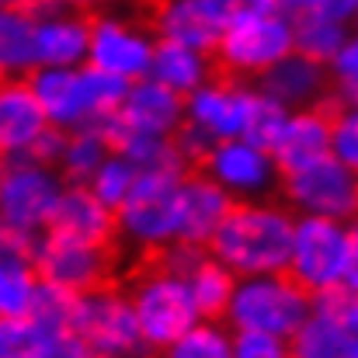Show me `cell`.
<instances>
[{"mask_svg":"<svg viewBox=\"0 0 358 358\" xmlns=\"http://www.w3.org/2000/svg\"><path fill=\"white\" fill-rule=\"evenodd\" d=\"M292 223H296V213H289L278 202H268V199L234 202V209L227 213L220 230L206 243V250L234 278L285 271Z\"/></svg>","mask_w":358,"mask_h":358,"instance_id":"obj_1","label":"cell"},{"mask_svg":"<svg viewBox=\"0 0 358 358\" xmlns=\"http://www.w3.org/2000/svg\"><path fill=\"white\" fill-rule=\"evenodd\" d=\"M28 87L42 105V115L49 125L73 132L112 119L129 84L84 63V66H35L28 73Z\"/></svg>","mask_w":358,"mask_h":358,"instance_id":"obj_2","label":"cell"},{"mask_svg":"<svg viewBox=\"0 0 358 358\" xmlns=\"http://www.w3.org/2000/svg\"><path fill=\"white\" fill-rule=\"evenodd\" d=\"M285 275L310 296L331 289H358V234L348 220L296 216Z\"/></svg>","mask_w":358,"mask_h":358,"instance_id":"obj_3","label":"cell"},{"mask_svg":"<svg viewBox=\"0 0 358 358\" xmlns=\"http://www.w3.org/2000/svg\"><path fill=\"white\" fill-rule=\"evenodd\" d=\"M313 296L289 278L285 271L271 275H243L234 282L223 320L230 331H261L275 338H292V331L306 320Z\"/></svg>","mask_w":358,"mask_h":358,"instance_id":"obj_4","label":"cell"},{"mask_svg":"<svg viewBox=\"0 0 358 358\" xmlns=\"http://www.w3.org/2000/svg\"><path fill=\"white\" fill-rule=\"evenodd\" d=\"M70 331L87 358H146L150 348L139 334L125 289L105 282L91 292L73 296Z\"/></svg>","mask_w":358,"mask_h":358,"instance_id":"obj_5","label":"cell"},{"mask_svg":"<svg viewBox=\"0 0 358 358\" xmlns=\"http://www.w3.org/2000/svg\"><path fill=\"white\" fill-rule=\"evenodd\" d=\"M188 171H139L115 209V237L139 250H164L178 240V185Z\"/></svg>","mask_w":358,"mask_h":358,"instance_id":"obj_6","label":"cell"},{"mask_svg":"<svg viewBox=\"0 0 358 358\" xmlns=\"http://www.w3.org/2000/svg\"><path fill=\"white\" fill-rule=\"evenodd\" d=\"M213 52L227 73L261 77L268 66L292 52V17L282 10H237Z\"/></svg>","mask_w":358,"mask_h":358,"instance_id":"obj_7","label":"cell"},{"mask_svg":"<svg viewBox=\"0 0 358 358\" xmlns=\"http://www.w3.org/2000/svg\"><path fill=\"white\" fill-rule=\"evenodd\" d=\"M125 296L132 303L139 334H143L150 352H164L174 338H181L192 324L202 320L192 296H188L185 278L160 268V264L150 271H139Z\"/></svg>","mask_w":358,"mask_h":358,"instance_id":"obj_8","label":"cell"},{"mask_svg":"<svg viewBox=\"0 0 358 358\" xmlns=\"http://www.w3.org/2000/svg\"><path fill=\"white\" fill-rule=\"evenodd\" d=\"M63 185L59 171L35 157H0V223L38 237Z\"/></svg>","mask_w":358,"mask_h":358,"instance_id":"obj_9","label":"cell"},{"mask_svg":"<svg viewBox=\"0 0 358 358\" xmlns=\"http://www.w3.org/2000/svg\"><path fill=\"white\" fill-rule=\"evenodd\" d=\"M289 358H358V289L317 292L289 338Z\"/></svg>","mask_w":358,"mask_h":358,"instance_id":"obj_10","label":"cell"},{"mask_svg":"<svg viewBox=\"0 0 358 358\" xmlns=\"http://www.w3.org/2000/svg\"><path fill=\"white\" fill-rule=\"evenodd\" d=\"M38 282L59 285L73 296L91 292L108 282L112 275V250L108 243H91L59 234H38L35 254H31Z\"/></svg>","mask_w":358,"mask_h":358,"instance_id":"obj_11","label":"cell"},{"mask_svg":"<svg viewBox=\"0 0 358 358\" xmlns=\"http://www.w3.org/2000/svg\"><path fill=\"white\" fill-rule=\"evenodd\" d=\"M285 202L299 216H327V220H348L358 209V174L355 167L338 164L334 157H324L320 164H310L296 174H285Z\"/></svg>","mask_w":358,"mask_h":358,"instance_id":"obj_12","label":"cell"},{"mask_svg":"<svg viewBox=\"0 0 358 358\" xmlns=\"http://www.w3.org/2000/svg\"><path fill=\"white\" fill-rule=\"evenodd\" d=\"M202 174L216 181L234 202H257L268 199L282 174L271 160L268 150L247 143V139H223L213 143L209 153L202 157Z\"/></svg>","mask_w":358,"mask_h":358,"instance_id":"obj_13","label":"cell"},{"mask_svg":"<svg viewBox=\"0 0 358 358\" xmlns=\"http://www.w3.org/2000/svg\"><path fill=\"white\" fill-rule=\"evenodd\" d=\"M153 45H157V38L139 24H129L122 17H91L87 66L132 84L150 73Z\"/></svg>","mask_w":358,"mask_h":358,"instance_id":"obj_14","label":"cell"},{"mask_svg":"<svg viewBox=\"0 0 358 358\" xmlns=\"http://www.w3.org/2000/svg\"><path fill=\"white\" fill-rule=\"evenodd\" d=\"M234 14L237 0H160L153 10V31L160 35V42L213 52Z\"/></svg>","mask_w":358,"mask_h":358,"instance_id":"obj_15","label":"cell"},{"mask_svg":"<svg viewBox=\"0 0 358 358\" xmlns=\"http://www.w3.org/2000/svg\"><path fill=\"white\" fill-rule=\"evenodd\" d=\"M250 98H254V87H247L240 80H216V77H209L202 87H195L185 98V125L206 132L213 143L240 139Z\"/></svg>","mask_w":358,"mask_h":358,"instance_id":"obj_16","label":"cell"},{"mask_svg":"<svg viewBox=\"0 0 358 358\" xmlns=\"http://www.w3.org/2000/svg\"><path fill=\"white\" fill-rule=\"evenodd\" d=\"M268 153L282 178L310 164H320L324 157H331V112L324 105L289 112L275 143L268 146Z\"/></svg>","mask_w":358,"mask_h":358,"instance_id":"obj_17","label":"cell"},{"mask_svg":"<svg viewBox=\"0 0 358 358\" xmlns=\"http://www.w3.org/2000/svg\"><path fill=\"white\" fill-rule=\"evenodd\" d=\"M112 122L125 132H143V136H174L185 122V98L160 87L157 80L143 77L132 80L122 94L119 108Z\"/></svg>","mask_w":358,"mask_h":358,"instance_id":"obj_18","label":"cell"},{"mask_svg":"<svg viewBox=\"0 0 358 358\" xmlns=\"http://www.w3.org/2000/svg\"><path fill=\"white\" fill-rule=\"evenodd\" d=\"M230 209L234 199L216 181H209L202 171L199 174L188 171L178 185V243L206 247Z\"/></svg>","mask_w":358,"mask_h":358,"instance_id":"obj_19","label":"cell"},{"mask_svg":"<svg viewBox=\"0 0 358 358\" xmlns=\"http://www.w3.org/2000/svg\"><path fill=\"white\" fill-rule=\"evenodd\" d=\"M45 125L28 77H0V157H28Z\"/></svg>","mask_w":358,"mask_h":358,"instance_id":"obj_20","label":"cell"},{"mask_svg":"<svg viewBox=\"0 0 358 358\" xmlns=\"http://www.w3.org/2000/svg\"><path fill=\"white\" fill-rule=\"evenodd\" d=\"M261 87L268 98H275L282 108L296 112V108H313L327 101V70L299 52L282 56L275 66H268L261 77Z\"/></svg>","mask_w":358,"mask_h":358,"instance_id":"obj_21","label":"cell"},{"mask_svg":"<svg viewBox=\"0 0 358 358\" xmlns=\"http://www.w3.org/2000/svg\"><path fill=\"white\" fill-rule=\"evenodd\" d=\"M42 234H59V237L91 240V243H112L115 237V213L101 206L87 185H63L52 216Z\"/></svg>","mask_w":358,"mask_h":358,"instance_id":"obj_22","label":"cell"},{"mask_svg":"<svg viewBox=\"0 0 358 358\" xmlns=\"http://www.w3.org/2000/svg\"><path fill=\"white\" fill-rule=\"evenodd\" d=\"M91 17L77 10H49L35 17V66H84Z\"/></svg>","mask_w":358,"mask_h":358,"instance_id":"obj_23","label":"cell"},{"mask_svg":"<svg viewBox=\"0 0 358 358\" xmlns=\"http://www.w3.org/2000/svg\"><path fill=\"white\" fill-rule=\"evenodd\" d=\"M0 358H87L73 331L49 334L31 317H0Z\"/></svg>","mask_w":358,"mask_h":358,"instance_id":"obj_24","label":"cell"},{"mask_svg":"<svg viewBox=\"0 0 358 358\" xmlns=\"http://www.w3.org/2000/svg\"><path fill=\"white\" fill-rule=\"evenodd\" d=\"M213 66L216 63H213L209 52H199V49H188V45H178V42H157L146 77L157 80L160 87L188 98L195 87H202L213 77Z\"/></svg>","mask_w":358,"mask_h":358,"instance_id":"obj_25","label":"cell"},{"mask_svg":"<svg viewBox=\"0 0 358 358\" xmlns=\"http://www.w3.org/2000/svg\"><path fill=\"white\" fill-rule=\"evenodd\" d=\"M35 70V14L0 7V77H28Z\"/></svg>","mask_w":358,"mask_h":358,"instance_id":"obj_26","label":"cell"},{"mask_svg":"<svg viewBox=\"0 0 358 358\" xmlns=\"http://www.w3.org/2000/svg\"><path fill=\"white\" fill-rule=\"evenodd\" d=\"M181 278L188 285V296H192L199 317L202 320H223V310H227V299H230V289H234L237 278L209 250H202Z\"/></svg>","mask_w":358,"mask_h":358,"instance_id":"obj_27","label":"cell"},{"mask_svg":"<svg viewBox=\"0 0 358 358\" xmlns=\"http://www.w3.org/2000/svg\"><path fill=\"white\" fill-rule=\"evenodd\" d=\"M112 153V143L105 136L101 125H84L66 132L63 139V153L56 160V171L66 185H87V178L101 167V160Z\"/></svg>","mask_w":358,"mask_h":358,"instance_id":"obj_28","label":"cell"},{"mask_svg":"<svg viewBox=\"0 0 358 358\" xmlns=\"http://www.w3.org/2000/svg\"><path fill=\"white\" fill-rule=\"evenodd\" d=\"M348 24L324 14H292V52L327 66L331 56L348 42Z\"/></svg>","mask_w":358,"mask_h":358,"instance_id":"obj_29","label":"cell"},{"mask_svg":"<svg viewBox=\"0 0 358 358\" xmlns=\"http://www.w3.org/2000/svg\"><path fill=\"white\" fill-rule=\"evenodd\" d=\"M38 289V275L31 261L0 257V317H28Z\"/></svg>","mask_w":358,"mask_h":358,"instance_id":"obj_30","label":"cell"},{"mask_svg":"<svg viewBox=\"0 0 358 358\" xmlns=\"http://www.w3.org/2000/svg\"><path fill=\"white\" fill-rule=\"evenodd\" d=\"M164 358H230V327L223 320H199L164 348Z\"/></svg>","mask_w":358,"mask_h":358,"instance_id":"obj_31","label":"cell"},{"mask_svg":"<svg viewBox=\"0 0 358 358\" xmlns=\"http://www.w3.org/2000/svg\"><path fill=\"white\" fill-rule=\"evenodd\" d=\"M136 167L122 157V153H108L105 160H101V167L87 178V192L101 202V206H108L112 213L119 209L122 202H125V195L132 192V185H136Z\"/></svg>","mask_w":358,"mask_h":358,"instance_id":"obj_32","label":"cell"},{"mask_svg":"<svg viewBox=\"0 0 358 358\" xmlns=\"http://www.w3.org/2000/svg\"><path fill=\"white\" fill-rule=\"evenodd\" d=\"M285 115H289V108H282L275 98H268L264 91L254 87V98H250V108H247V119H243L240 139H247V143L268 150V146L275 143V136H278V129H282Z\"/></svg>","mask_w":358,"mask_h":358,"instance_id":"obj_33","label":"cell"},{"mask_svg":"<svg viewBox=\"0 0 358 358\" xmlns=\"http://www.w3.org/2000/svg\"><path fill=\"white\" fill-rule=\"evenodd\" d=\"M70 313H73V292H66L59 285H49V282H38L28 317L49 334H66L70 331Z\"/></svg>","mask_w":358,"mask_h":358,"instance_id":"obj_34","label":"cell"},{"mask_svg":"<svg viewBox=\"0 0 358 358\" xmlns=\"http://www.w3.org/2000/svg\"><path fill=\"white\" fill-rule=\"evenodd\" d=\"M331 112V157L345 167L358 164V115L355 108H327Z\"/></svg>","mask_w":358,"mask_h":358,"instance_id":"obj_35","label":"cell"},{"mask_svg":"<svg viewBox=\"0 0 358 358\" xmlns=\"http://www.w3.org/2000/svg\"><path fill=\"white\" fill-rule=\"evenodd\" d=\"M230 358H289V341L261 331H230Z\"/></svg>","mask_w":358,"mask_h":358,"instance_id":"obj_36","label":"cell"},{"mask_svg":"<svg viewBox=\"0 0 358 358\" xmlns=\"http://www.w3.org/2000/svg\"><path fill=\"white\" fill-rule=\"evenodd\" d=\"M35 234H24V230H14V227H3L0 223V257H17V261H31L35 254Z\"/></svg>","mask_w":358,"mask_h":358,"instance_id":"obj_37","label":"cell"},{"mask_svg":"<svg viewBox=\"0 0 358 358\" xmlns=\"http://www.w3.org/2000/svg\"><path fill=\"white\" fill-rule=\"evenodd\" d=\"M63 139H66V132H63V129L45 125V132L35 139V146H31V153H28V157H35V160H42V164L56 167V160H59V153H63Z\"/></svg>","mask_w":358,"mask_h":358,"instance_id":"obj_38","label":"cell"},{"mask_svg":"<svg viewBox=\"0 0 358 358\" xmlns=\"http://www.w3.org/2000/svg\"><path fill=\"white\" fill-rule=\"evenodd\" d=\"M358 0H303L299 14H324V17H334V21H352L355 17Z\"/></svg>","mask_w":358,"mask_h":358,"instance_id":"obj_39","label":"cell"},{"mask_svg":"<svg viewBox=\"0 0 358 358\" xmlns=\"http://www.w3.org/2000/svg\"><path fill=\"white\" fill-rule=\"evenodd\" d=\"M101 0H52V7H59V10H77V14H84V10H91V7H98Z\"/></svg>","mask_w":358,"mask_h":358,"instance_id":"obj_40","label":"cell"},{"mask_svg":"<svg viewBox=\"0 0 358 358\" xmlns=\"http://www.w3.org/2000/svg\"><path fill=\"white\" fill-rule=\"evenodd\" d=\"M7 3H14V0H0V7H7Z\"/></svg>","mask_w":358,"mask_h":358,"instance_id":"obj_41","label":"cell"}]
</instances>
